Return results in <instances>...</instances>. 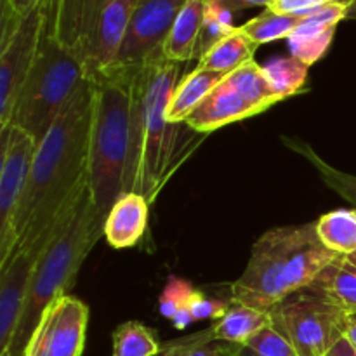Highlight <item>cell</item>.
I'll return each mask as SVG.
<instances>
[{"instance_id":"38","label":"cell","mask_w":356,"mask_h":356,"mask_svg":"<svg viewBox=\"0 0 356 356\" xmlns=\"http://www.w3.org/2000/svg\"><path fill=\"white\" fill-rule=\"evenodd\" d=\"M344 336L355 346L356 350V315H350L346 320V327H344Z\"/></svg>"},{"instance_id":"15","label":"cell","mask_w":356,"mask_h":356,"mask_svg":"<svg viewBox=\"0 0 356 356\" xmlns=\"http://www.w3.org/2000/svg\"><path fill=\"white\" fill-rule=\"evenodd\" d=\"M257 113L261 111L225 79L188 117L186 124L200 134H211L218 129L245 120Z\"/></svg>"},{"instance_id":"24","label":"cell","mask_w":356,"mask_h":356,"mask_svg":"<svg viewBox=\"0 0 356 356\" xmlns=\"http://www.w3.org/2000/svg\"><path fill=\"white\" fill-rule=\"evenodd\" d=\"M284 143L292 149V152L299 153L301 156H305L306 160L313 163V167L316 169V172L320 174L323 183L330 188V190L336 191L337 195L344 198L346 202H350L356 209V176L353 174H348L344 170L336 169L330 163H327L308 143L301 141V139L296 138H284Z\"/></svg>"},{"instance_id":"12","label":"cell","mask_w":356,"mask_h":356,"mask_svg":"<svg viewBox=\"0 0 356 356\" xmlns=\"http://www.w3.org/2000/svg\"><path fill=\"white\" fill-rule=\"evenodd\" d=\"M89 306L72 294L56 299L42 315L24 356H82Z\"/></svg>"},{"instance_id":"31","label":"cell","mask_w":356,"mask_h":356,"mask_svg":"<svg viewBox=\"0 0 356 356\" xmlns=\"http://www.w3.org/2000/svg\"><path fill=\"white\" fill-rule=\"evenodd\" d=\"M228 302L209 298V296L197 291V289H195L190 298V312L191 316H193V322H204V320H214V322H218L228 312Z\"/></svg>"},{"instance_id":"13","label":"cell","mask_w":356,"mask_h":356,"mask_svg":"<svg viewBox=\"0 0 356 356\" xmlns=\"http://www.w3.org/2000/svg\"><path fill=\"white\" fill-rule=\"evenodd\" d=\"M45 242L16 249L7 263L0 266V355L10 350L23 316L31 273Z\"/></svg>"},{"instance_id":"27","label":"cell","mask_w":356,"mask_h":356,"mask_svg":"<svg viewBox=\"0 0 356 356\" xmlns=\"http://www.w3.org/2000/svg\"><path fill=\"white\" fill-rule=\"evenodd\" d=\"M301 14H282L275 13L270 7L263 10L259 16L252 17L242 24V30L256 42L257 45L270 44L275 40H287L289 35L298 28V24L302 21Z\"/></svg>"},{"instance_id":"5","label":"cell","mask_w":356,"mask_h":356,"mask_svg":"<svg viewBox=\"0 0 356 356\" xmlns=\"http://www.w3.org/2000/svg\"><path fill=\"white\" fill-rule=\"evenodd\" d=\"M132 76L134 70H108L94 80L89 190L104 221L115 202L125 193V169L131 145Z\"/></svg>"},{"instance_id":"14","label":"cell","mask_w":356,"mask_h":356,"mask_svg":"<svg viewBox=\"0 0 356 356\" xmlns=\"http://www.w3.org/2000/svg\"><path fill=\"white\" fill-rule=\"evenodd\" d=\"M350 6L351 0H336L302 17L287 38L291 56L301 59L308 66L320 61L332 45L337 24L348 17Z\"/></svg>"},{"instance_id":"16","label":"cell","mask_w":356,"mask_h":356,"mask_svg":"<svg viewBox=\"0 0 356 356\" xmlns=\"http://www.w3.org/2000/svg\"><path fill=\"white\" fill-rule=\"evenodd\" d=\"M149 202L143 195L125 191L104 221V238L113 249H129L143 238L148 226Z\"/></svg>"},{"instance_id":"36","label":"cell","mask_w":356,"mask_h":356,"mask_svg":"<svg viewBox=\"0 0 356 356\" xmlns=\"http://www.w3.org/2000/svg\"><path fill=\"white\" fill-rule=\"evenodd\" d=\"M219 6L225 7L228 13H240V10L252 9V7H270L275 0H214Z\"/></svg>"},{"instance_id":"37","label":"cell","mask_w":356,"mask_h":356,"mask_svg":"<svg viewBox=\"0 0 356 356\" xmlns=\"http://www.w3.org/2000/svg\"><path fill=\"white\" fill-rule=\"evenodd\" d=\"M325 356H356V350L353 344L346 339V336H341L336 343L330 346Z\"/></svg>"},{"instance_id":"34","label":"cell","mask_w":356,"mask_h":356,"mask_svg":"<svg viewBox=\"0 0 356 356\" xmlns=\"http://www.w3.org/2000/svg\"><path fill=\"white\" fill-rule=\"evenodd\" d=\"M240 350H242L240 344L212 339L207 343L195 344L184 353V356H238Z\"/></svg>"},{"instance_id":"35","label":"cell","mask_w":356,"mask_h":356,"mask_svg":"<svg viewBox=\"0 0 356 356\" xmlns=\"http://www.w3.org/2000/svg\"><path fill=\"white\" fill-rule=\"evenodd\" d=\"M336 0H275L270 6L271 10L282 14H301V16H308L313 10L320 9V7L327 6Z\"/></svg>"},{"instance_id":"22","label":"cell","mask_w":356,"mask_h":356,"mask_svg":"<svg viewBox=\"0 0 356 356\" xmlns=\"http://www.w3.org/2000/svg\"><path fill=\"white\" fill-rule=\"evenodd\" d=\"M320 242L337 256L356 252V209H337L315 221Z\"/></svg>"},{"instance_id":"10","label":"cell","mask_w":356,"mask_h":356,"mask_svg":"<svg viewBox=\"0 0 356 356\" xmlns=\"http://www.w3.org/2000/svg\"><path fill=\"white\" fill-rule=\"evenodd\" d=\"M45 16L47 0L14 26L0 30V129L13 124L21 90L37 56Z\"/></svg>"},{"instance_id":"18","label":"cell","mask_w":356,"mask_h":356,"mask_svg":"<svg viewBox=\"0 0 356 356\" xmlns=\"http://www.w3.org/2000/svg\"><path fill=\"white\" fill-rule=\"evenodd\" d=\"M308 289L348 315H356V264L350 257L330 261Z\"/></svg>"},{"instance_id":"21","label":"cell","mask_w":356,"mask_h":356,"mask_svg":"<svg viewBox=\"0 0 356 356\" xmlns=\"http://www.w3.org/2000/svg\"><path fill=\"white\" fill-rule=\"evenodd\" d=\"M259 45L242 30L236 26L233 33L222 38L221 42L209 49L204 56L197 61L195 68L209 70V72L225 73L229 75L236 68L243 66L245 63L252 61Z\"/></svg>"},{"instance_id":"3","label":"cell","mask_w":356,"mask_h":356,"mask_svg":"<svg viewBox=\"0 0 356 356\" xmlns=\"http://www.w3.org/2000/svg\"><path fill=\"white\" fill-rule=\"evenodd\" d=\"M104 236V218L94 205L89 186L75 198L68 211L56 222L31 273L23 316L10 350L0 356H24L28 343L45 309L70 294L83 261Z\"/></svg>"},{"instance_id":"2","label":"cell","mask_w":356,"mask_h":356,"mask_svg":"<svg viewBox=\"0 0 356 356\" xmlns=\"http://www.w3.org/2000/svg\"><path fill=\"white\" fill-rule=\"evenodd\" d=\"M183 76V65L163 56L134 70L132 76L125 191L143 195L149 204L207 136L186 122L174 124L167 118V106Z\"/></svg>"},{"instance_id":"17","label":"cell","mask_w":356,"mask_h":356,"mask_svg":"<svg viewBox=\"0 0 356 356\" xmlns=\"http://www.w3.org/2000/svg\"><path fill=\"white\" fill-rule=\"evenodd\" d=\"M207 0H186L183 9L177 13L163 44V58L174 63L191 61L197 58L198 40L204 26Z\"/></svg>"},{"instance_id":"30","label":"cell","mask_w":356,"mask_h":356,"mask_svg":"<svg viewBox=\"0 0 356 356\" xmlns=\"http://www.w3.org/2000/svg\"><path fill=\"white\" fill-rule=\"evenodd\" d=\"M245 346L259 356H299L287 336L273 323L259 330Z\"/></svg>"},{"instance_id":"8","label":"cell","mask_w":356,"mask_h":356,"mask_svg":"<svg viewBox=\"0 0 356 356\" xmlns=\"http://www.w3.org/2000/svg\"><path fill=\"white\" fill-rule=\"evenodd\" d=\"M273 325L287 336L299 356H325L344 336L348 313L308 287L270 309Z\"/></svg>"},{"instance_id":"7","label":"cell","mask_w":356,"mask_h":356,"mask_svg":"<svg viewBox=\"0 0 356 356\" xmlns=\"http://www.w3.org/2000/svg\"><path fill=\"white\" fill-rule=\"evenodd\" d=\"M87 80L82 63L56 37L47 0L40 44L21 90L13 122L30 132L38 145Z\"/></svg>"},{"instance_id":"28","label":"cell","mask_w":356,"mask_h":356,"mask_svg":"<svg viewBox=\"0 0 356 356\" xmlns=\"http://www.w3.org/2000/svg\"><path fill=\"white\" fill-rule=\"evenodd\" d=\"M193 291L195 289L186 280L172 277L167 282L162 296H160V313L167 320H170L177 330H184L193 323V316L190 312V298Z\"/></svg>"},{"instance_id":"26","label":"cell","mask_w":356,"mask_h":356,"mask_svg":"<svg viewBox=\"0 0 356 356\" xmlns=\"http://www.w3.org/2000/svg\"><path fill=\"white\" fill-rule=\"evenodd\" d=\"M162 350L155 330L141 322H125L113 332L111 356H156Z\"/></svg>"},{"instance_id":"40","label":"cell","mask_w":356,"mask_h":356,"mask_svg":"<svg viewBox=\"0 0 356 356\" xmlns=\"http://www.w3.org/2000/svg\"><path fill=\"white\" fill-rule=\"evenodd\" d=\"M238 356H259V355H256L252 350H249L247 346H242V350H240Z\"/></svg>"},{"instance_id":"33","label":"cell","mask_w":356,"mask_h":356,"mask_svg":"<svg viewBox=\"0 0 356 356\" xmlns=\"http://www.w3.org/2000/svg\"><path fill=\"white\" fill-rule=\"evenodd\" d=\"M212 339H214V330H212V327H209V329L200 330V332L190 334V336H184L181 339H174L169 341L167 344H162V350L156 356H184L191 346L198 343H207V341Z\"/></svg>"},{"instance_id":"4","label":"cell","mask_w":356,"mask_h":356,"mask_svg":"<svg viewBox=\"0 0 356 356\" xmlns=\"http://www.w3.org/2000/svg\"><path fill=\"white\" fill-rule=\"evenodd\" d=\"M336 257L337 254L320 242L315 221L273 228L252 245L245 271L232 284V299L270 312L309 287Z\"/></svg>"},{"instance_id":"6","label":"cell","mask_w":356,"mask_h":356,"mask_svg":"<svg viewBox=\"0 0 356 356\" xmlns=\"http://www.w3.org/2000/svg\"><path fill=\"white\" fill-rule=\"evenodd\" d=\"M139 0H49L58 40L96 80L113 65Z\"/></svg>"},{"instance_id":"32","label":"cell","mask_w":356,"mask_h":356,"mask_svg":"<svg viewBox=\"0 0 356 356\" xmlns=\"http://www.w3.org/2000/svg\"><path fill=\"white\" fill-rule=\"evenodd\" d=\"M44 0H0V30L14 26Z\"/></svg>"},{"instance_id":"9","label":"cell","mask_w":356,"mask_h":356,"mask_svg":"<svg viewBox=\"0 0 356 356\" xmlns=\"http://www.w3.org/2000/svg\"><path fill=\"white\" fill-rule=\"evenodd\" d=\"M37 141L17 124L0 129V266L16 250V218L26 190Z\"/></svg>"},{"instance_id":"19","label":"cell","mask_w":356,"mask_h":356,"mask_svg":"<svg viewBox=\"0 0 356 356\" xmlns=\"http://www.w3.org/2000/svg\"><path fill=\"white\" fill-rule=\"evenodd\" d=\"M226 79L225 73L195 68L181 79L167 106V118L174 124H183L202 104V101Z\"/></svg>"},{"instance_id":"20","label":"cell","mask_w":356,"mask_h":356,"mask_svg":"<svg viewBox=\"0 0 356 356\" xmlns=\"http://www.w3.org/2000/svg\"><path fill=\"white\" fill-rule=\"evenodd\" d=\"M271 323L273 318L270 312L233 301L228 312L218 322L212 323V330H214V339L245 346L259 330Z\"/></svg>"},{"instance_id":"11","label":"cell","mask_w":356,"mask_h":356,"mask_svg":"<svg viewBox=\"0 0 356 356\" xmlns=\"http://www.w3.org/2000/svg\"><path fill=\"white\" fill-rule=\"evenodd\" d=\"M186 0H139L110 70H138L163 56V44Z\"/></svg>"},{"instance_id":"25","label":"cell","mask_w":356,"mask_h":356,"mask_svg":"<svg viewBox=\"0 0 356 356\" xmlns=\"http://www.w3.org/2000/svg\"><path fill=\"white\" fill-rule=\"evenodd\" d=\"M226 80L247 101H250L261 113L270 110L273 104L278 103L275 99L273 92H271L270 86H268V80L263 73V66L257 65L254 59L240 66V68H236L229 75H226Z\"/></svg>"},{"instance_id":"29","label":"cell","mask_w":356,"mask_h":356,"mask_svg":"<svg viewBox=\"0 0 356 356\" xmlns=\"http://www.w3.org/2000/svg\"><path fill=\"white\" fill-rule=\"evenodd\" d=\"M235 24L232 23V13L219 6L214 0H207L205 6V17H204V26H202L200 40H198L197 47V59H200L209 49L214 47L218 42L222 38L228 37L229 33L235 31Z\"/></svg>"},{"instance_id":"41","label":"cell","mask_w":356,"mask_h":356,"mask_svg":"<svg viewBox=\"0 0 356 356\" xmlns=\"http://www.w3.org/2000/svg\"><path fill=\"white\" fill-rule=\"evenodd\" d=\"M350 259L353 261V263L356 264V252H355V254H351V256H350Z\"/></svg>"},{"instance_id":"39","label":"cell","mask_w":356,"mask_h":356,"mask_svg":"<svg viewBox=\"0 0 356 356\" xmlns=\"http://www.w3.org/2000/svg\"><path fill=\"white\" fill-rule=\"evenodd\" d=\"M346 19H353L356 21V0H351V6L348 9V17Z\"/></svg>"},{"instance_id":"23","label":"cell","mask_w":356,"mask_h":356,"mask_svg":"<svg viewBox=\"0 0 356 356\" xmlns=\"http://www.w3.org/2000/svg\"><path fill=\"white\" fill-rule=\"evenodd\" d=\"M308 72L309 66L294 56L275 58L263 66L268 86L277 101H284L301 92L305 89Z\"/></svg>"},{"instance_id":"1","label":"cell","mask_w":356,"mask_h":356,"mask_svg":"<svg viewBox=\"0 0 356 356\" xmlns=\"http://www.w3.org/2000/svg\"><path fill=\"white\" fill-rule=\"evenodd\" d=\"M92 111L94 80H87L37 145L14 225L16 249L44 243L59 218L89 186Z\"/></svg>"}]
</instances>
